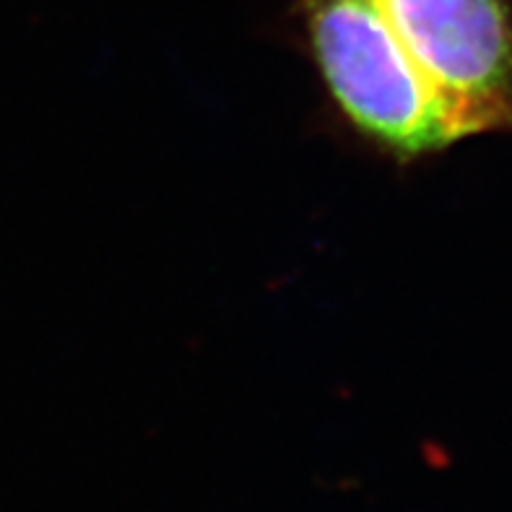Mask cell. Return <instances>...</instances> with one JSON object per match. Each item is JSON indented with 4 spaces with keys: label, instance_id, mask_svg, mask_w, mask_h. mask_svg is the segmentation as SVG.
<instances>
[{
    "label": "cell",
    "instance_id": "obj_1",
    "mask_svg": "<svg viewBox=\"0 0 512 512\" xmlns=\"http://www.w3.org/2000/svg\"><path fill=\"white\" fill-rule=\"evenodd\" d=\"M338 117L398 162L512 130V0H297Z\"/></svg>",
    "mask_w": 512,
    "mask_h": 512
}]
</instances>
